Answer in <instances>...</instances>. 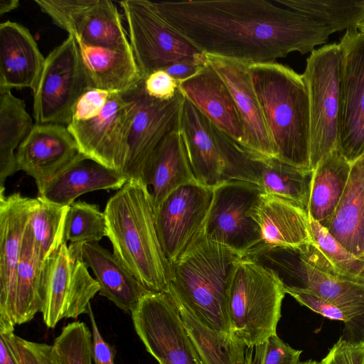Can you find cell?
I'll return each mask as SVG.
<instances>
[{
	"mask_svg": "<svg viewBox=\"0 0 364 364\" xmlns=\"http://www.w3.org/2000/svg\"><path fill=\"white\" fill-rule=\"evenodd\" d=\"M171 299L181 316L201 364H245L247 348L245 344L231 333L205 325L184 304Z\"/></svg>",
	"mask_w": 364,
	"mask_h": 364,
	"instance_id": "d6a6232c",
	"label": "cell"
},
{
	"mask_svg": "<svg viewBox=\"0 0 364 364\" xmlns=\"http://www.w3.org/2000/svg\"><path fill=\"white\" fill-rule=\"evenodd\" d=\"M262 193L258 185L244 181H230L213 188L203 235L243 257L263 242L260 227L252 215Z\"/></svg>",
	"mask_w": 364,
	"mask_h": 364,
	"instance_id": "8fae6325",
	"label": "cell"
},
{
	"mask_svg": "<svg viewBox=\"0 0 364 364\" xmlns=\"http://www.w3.org/2000/svg\"><path fill=\"white\" fill-rule=\"evenodd\" d=\"M45 60L28 28L10 21L0 24V88L33 92Z\"/></svg>",
	"mask_w": 364,
	"mask_h": 364,
	"instance_id": "cb8c5ba5",
	"label": "cell"
},
{
	"mask_svg": "<svg viewBox=\"0 0 364 364\" xmlns=\"http://www.w3.org/2000/svg\"><path fill=\"white\" fill-rule=\"evenodd\" d=\"M87 159L65 125L34 124L16 152L18 171L36 183L38 193L73 164Z\"/></svg>",
	"mask_w": 364,
	"mask_h": 364,
	"instance_id": "ffe728a7",
	"label": "cell"
},
{
	"mask_svg": "<svg viewBox=\"0 0 364 364\" xmlns=\"http://www.w3.org/2000/svg\"><path fill=\"white\" fill-rule=\"evenodd\" d=\"M358 31H360V32L362 33H364V17L360 21V22L358 23L357 28H356Z\"/></svg>",
	"mask_w": 364,
	"mask_h": 364,
	"instance_id": "f907efd6",
	"label": "cell"
},
{
	"mask_svg": "<svg viewBox=\"0 0 364 364\" xmlns=\"http://www.w3.org/2000/svg\"><path fill=\"white\" fill-rule=\"evenodd\" d=\"M314 242L328 261L344 273L364 280V260L349 252L318 222L309 218Z\"/></svg>",
	"mask_w": 364,
	"mask_h": 364,
	"instance_id": "f35d334b",
	"label": "cell"
},
{
	"mask_svg": "<svg viewBox=\"0 0 364 364\" xmlns=\"http://www.w3.org/2000/svg\"><path fill=\"white\" fill-rule=\"evenodd\" d=\"M104 213L114 255L146 289L166 292L172 264L158 236L148 187L129 180L108 200Z\"/></svg>",
	"mask_w": 364,
	"mask_h": 364,
	"instance_id": "7a4b0ae2",
	"label": "cell"
},
{
	"mask_svg": "<svg viewBox=\"0 0 364 364\" xmlns=\"http://www.w3.org/2000/svg\"><path fill=\"white\" fill-rule=\"evenodd\" d=\"M73 255L90 267L98 282L100 294L127 314H132L146 289L117 258L98 242L70 243Z\"/></svg>",
	"mask_w": 364,
	"mask_h": 364,
	"instance_id": "603a6c76",
	"label": "cell"
},
{
	"mask_svg": "<svg viewBox=\"0 0 364 364\" xmlns=\"http://www.w3.org/2000/svg\"><path fill=\"white\" fill-rule=\"evenodd\" d=\"M239 253L207 239L202 232L172 265L166 293L203 323L230 333L228 289Z\"/></svg>",
	"mask_w": 364,
	"mask_h": 364,
	"instance_id": "5b68a950",
	"label": "cell"
},
{
	"mask_svg": "<svg viewBox=\"0 0 364 364\" xmlns=\"http://www.w3.org/2000/svg\"><path fill=\"white\" fill-rule=\"evenodd\" d=\"M53 346L60 364H92V333L84 322L64 326Z\"/></svg>",
	"mask_w": 364,
	"mask_h": 364,
	"instance_id": "74e56055",
	"label": "cell"
},
{
	"mask_svg": "<svg viewBox=\"0 0 364 364\" xmlns=\"http://www.w3.org/2000/svg\"><path fill=\"white\" fill-rule=\"evenodd\" d=\"M131 315L136 333L159 364H201L181 316L166 293L148 292Z\"/></svg>",
	"mask_w": 364,
	"mask_h": 364,
	"instance_id": "7c38bea8",
	"label": "cell"
},
{
	"mask_svg": "<svg viewBox=\"0 0 364 364\" xmlns=\"http://www.w3.org/2000/svg\"><path fill=\"white\" fill-rule=\"evenodd\" d=\"M48 262L42 260L28 225L16 273V325L30 321L42 311Z\"/></svg>",
	"mask_w": 364,
	"mask_h": 364,
	"instance_id": "4dcf8cb0",
	"label": "cell"
},
{
	"mask_svg": "<svg viewBox=\"0 0 364 364\" xmlns=\"http://www.w3.org/2000/svg\"><path fill=\"white\" fill-rule=\"evenodd\" d=\"M128 181L124 173L85 159L63 171L38 197L57 205L69 206L84 193L99 190L118 191Z\"/></svg>",
	"mask_w": 364,
	"mask_h": 364,
	"instance_id": "f1b7e54d",
	"label": "cell"
},
{
	"mask_svg": "<svg viewBox=\"0 0 364 364\" xmlns=\"http://www.w3.org/2000/svg\"><path fill=\"white\" fill-rule=\"evenodd\" d=\"M326 228L349 252L364 260V153L351 164L345 190Z\"/></svg>",
	"mask_w": 364,
	"mask_h": 364,
	"instance_id": "83f0119b",
	"label": "cell"
},
{
	"mask_svg": "<svg viewBox=\"0 0 364 364\" xmlns=\"http://www.w3.org/2000/svg\"><path fill=\"white\" fill-rule=\"evenodd\" d=\"M213 196V188L188 183L170 193L156 210L158 236L172 265L201 232Z\"/></svg>",
	"mask_w": 364,
	"mask_h": 364,
	"instance_id": "d6986e66",
	"label": "cell"
},
{
	"mask_svg": "<svg viewBox=\"0 0 364 364\" xmlns=\"http://www.w3.org/2000/svg\"><path fill=\"white\" fill-rule=\"evenodd\" d=\"M285 292L293 296L299 304L331 320L343 321L345 323L346 337L350 331L351 321L339 307L321 298L314 292L301 288L284 287Z\"/></svg>",
	"mask_w": 364,
	"mask_h": 364,
	"instance_id": "b9f144b4",
	"label": "cell"
},
{
	"mask_svg": "<svg viewBox=\"0 0 364 364\" xmlns=\"http://www.w3.org/2000/svg\"><path fill=\"white\" fill-rule=\"evenodd\" d=\"M244 257L274 273L284 287L308 289L339 307L351 321L343 338L364 342V280L335 267L314 242L297 247L261 243Z\"/></svg>",
	"mask_w": 364,
	"mask_h": 364,
	"instance_id": "3957f363",
	"label": "cell"
},
{
	"mask_svg": "<svg viewBox=\"0 0 364 364\" xmlns=\"http://www.w3.org/2000/svg\"><path fill=\"white\" fill-rule=\"evenodd\" d=\"M75 41L90 87L125 93L144 80L132 46L99 47Z\"/></svg>",
	"mask_w": 364,
	"mask_h": 364,
	"instance_id": "d4e9b609",
	"label": "cell"
},
{
	"mask_svg": "<svg viewBox=\"0 0 364 364\" xmlns=\"http://www.w3.org/2000/svg\"><path fill=\"white\" fill-rule=\"evenodd\" d=\"M343 52L339 43L314 50L302 74L310 109V168L338 150Z\"/></svg>",
	"mask_w": 364,
	"mask_h": 364,
	"instance_id": "ba28073f",
	"label": "cell"
},
{
	"mask_svg": "<svg viewBox=\"0 0 364 364\" xmlns=\"http://www.w3.org/2000/svg\"><path fill=\"white\" fill-rule=\"evenodd\" d=\"M33 125L24 101L11 90L0 88V194L6 178L18 171L15 151Z\"/></svg>",
	"mask_w": 364,
	"mask_h": 364,
	"instance_id": "836d02e7",
	"label": "cell"
},
{
	"mask_svg": "<svg viewBox=\"0 0 364 364\" xmlns=\"http://www.w3.org/2000/svg\"><path fill=\"white\" fill-rule=\"evenodd\" d=\"M144 80L132 90L136 111L123 171L129 180L141 181L144 166L153 151L167 135L179 129L184 100L179 89L169 100L154 99L146 92Z\"/></svg>",
	"mask_w": 364,
	"mask_h": 364,
	"instance_id": "2e32d148",
	"label": "cell"
},
{
	"mask_svg": "<svg viewBox=\"0 0 364 364\" xmlns=\"http://www.w3.org/2000/svg\"><path fill=\"white\" fill-rule=\"evenodd\" d=\"M105 236L106 218L98 205L84 201L69 205L65 226L66 242H98Z\"/></svg>",
	"mask_w": 364,
	"mask_h": 364,
	"instance_id": "8d00e7d4",
	"label": "cell"
},
{
	"mask_svg": "<svg viewBox=\"0 0 364 364\" xmlns=\"http://www.w3.org/2000/svg\"><path fill=\"white\" fill-rule=\"evenodd\" d=\"M146 92L152 98L166 101L174 97L178 91V82L164 70L150 73L144 80Z\"/></svg>",
	"mask_w": 364,
	"mask_h": 364,
	"instance_id": "f6af8a7d",
	"label": "cell"
},
{
	"mask_svg": "<svg viewBox=\"0 0 364 364\" xmlns=\"http://www.w3.org/2000/svg\"><path fill=\"white\" fill-rule=\"evenodd\" d=\"M252 156L262 193L289 200L308 213L313 171L254 152Z\"/></svg>",
	"mask_w": 364,
	"mask_h": 364,
	"instance_id": "1f68e13d",
	"label": "cell"
},
{
	"mask_svg": "<svg viewBox=\"0 0 364 364\" xmlns=\"http://www.w3.org/2000/svg\"><path fill=\"white\" fill-rule=\"evenodd\" d=\"M141 181L150 187L155 213L174 190L198 182L179 129L167 135L153 151L144 166Z\"/></svg>",
	"mask_w": 364,
	"mask_h": 364,
	"instance_id": "484cf974",
	"label": "cell"
},
{
	"mask_svg": "<svg viewBox=\"0 0 364 364\" xmlns=\"http://www.w3.org/2000/svg\"><path fill=\"white\" fill-rule=\"evenodd\" d=\"M343 52L338 150L352 164L364 153V33L346 31Z\"/></svg>",
	"mask_w": 364,
	"mask_h": 364,
	"instance_id": "ac0fdd59",
	"label": "cell"
},
{
	"mask_svg": "<svg viewBox=\"0 0 364 364\" xmlns=\"http://www.w3.org/2000/svg\"><path fill=\"white\" fill-rule=\"evenodd\" d=\"M87 269L73 255L67 242L48 260L41 311L47 327L53 328L62 319L88 314L90 301L100 287Z\"/></svg>",
	"mask_w": 364,
	"mask_h": 364,
	"instance_id": "5bb4252c",
	"label": "cell"
},
{
	"mask_svg": "<svg viewBox=\"0 0 364 364\" xmlns=\"http://www.w3.org/2000/svg\"><path fill=\"white\" fill-rule=\"evenodd\" d=\"M205 64L200 65L192 62H182L172 65L164 70L179 82L195 75Z\"/></svg>",
	"mask_w": 364,
	"mask_h": 364,
	"instance_id": "7dc6e473",
	"label": "cell"
},
{
	"mask_svg": "<svg viewBox=\"0 0 364 364\" xmlns=\"http://www.w3.org/2000/svg\"><path fill=\"white\" fill-rule=\"evenodd\" d=\"M300 364H321V362H317V361H315V360H308V361H305V362H301Z\"/></svg>",
	"mask_w": 364,
	"mask_h": 364,
	"instance_id": "816d5d0a",
	"label": "cell"
},
{
	"mask_svg": "<svg viewBox=\"0 0 364 364\" xmlns=\"http://www.w3.org/2000/svg\"><path fill=\"white\" fill-rule=\"evenodd\" d=\"M205 56L232 95L244 128L245 148L258 155L276 158L249 65L230 59Z\"/></svg>",
	"mask_w": 364,
	"mask_h": 364,
	"instance_id": "44dd1931",
	"label": "cell"
},
{
	"mask_svg": "<svg viewBox=\"0 0 364 364\" xmlns=\"http://www.w3.org/2000/svg\"><path fill=\"white\" fill-rule=\"evenodd\" d=\"M38 198L0 194V333L16 326V273L23 238Z\"/></svg>",
	"mask_w": 364,
	"mask_h": 364,
	"instance_id": "e0dca14e",
	"label": "cell"
},
{
	"mask_svg": "<svg viewBox=\"0 0 364 364\" xmlns=\"http://www.w3.org/2000/svg\"><path fill=\"white\" fill-rule=\"evenodd\" d=\"M178 89L217 128L245 147L244 128L232 95L208 61L195 75L179 81Z\"/></svg>",
	"mask_w": 364,
	"mask_h": 364,
	"instance_id": "7402d4cb",
	"label": "cell"
},
{
	"mask_svg": "<svg viewBox=\"0 0 364 364\" xmlns=\"http://www.w3.org/2000/svg\"><path fill=\"white\" fill-rule=\"evenodd\" d=\"M285 294L284 284L274 273L240 257L228 289L230 333L247 348L277 334Z\"/></svg>",
	"mask_w": 364,
	"mask_h": 364,
	"instance_id": "8992f818",
	"label": "cell"
},
{
	"mask_svg": "<svg viewBox=\"0 0 364 364\" xmlns=\"http://www.w3.org/2000/svg\"><path fill=\"white\" fill-rule=\"evenodd\" d=\"M135 111L132 90L112 92L98 116L66 127L87 159L123 173Z\"/></svg>",
	"mask_w": 364,
	"mask_h": 364,
	"instance_id": "4fadbf2b",
	"label": "cell"
},
{
	"mask_svg": "<svg viewBox=\"0 0 364 364\" xmlns=\"http://www.w3.org/2000/svg\"><path fill=\"white\" fill-rule=\"evenodd\" d=\"M38 203L29 222L38 253L48 262L65 242V226L69 206L37 197Z\"/></svg>",
	"mask_w": 364,
	"mask_h": 364,
	"instance_id": "d590c367",
	"label": "cell"
},
{
	"mask_svg": "<svg viewBox=\"0 0 364 364\" xmlns=\"http://www.w3.org/2000/svg\"><path fill=\"white\" fill-rule=\"evenodd\" d=\"M262 243L297 247L313 243L306 211L286 199L262 193L252 210Z\"/></svg>",
	"mask_w": 364,
	"mask_h": 364,
	"instance_id": "4316f807",
	"label": "cell"
},
{
	"mask_svg": "<svg viewBox=\"0 0 364 364\" xmlns=\"http://www.w3.org/2000/svg\"><path fill=\"white\" fill-rule=\"evenodd\" d=\"M179 132L199 183L211 188L230 181L257 184L246 150L217 128L186 97Z\"/></svg>",
	"mask_w": 364,
	"mask_h": 364,
	"instance_id": "52a82bcc",
	"label": "cell"
},
{
	"mask_svg": "<svg viewBox=\"0 0 364 364\" xmlns=\"http://www.w3.org/2000/svg\"><path fill=\"white\" fill-rule=\"evenodd\" d=\"M112 93L95 88L87 89L74 107L71 121H87L98 116L105 108Z\"/></svg>",
	"mask_w": 364,
	"mask_h": 364,
	"instance_id": "7bdbcfd3",
	"label": "cell"
},
{
	"mask_svg": "<svg viewBox=\"0 0 364 364\" xmlns=\"http://www.w3.org/2000/svg\"><path fill=\"white\" fill-rule=\"evenodd\" d=\"M90 88L75 38H68L46 58L33 91L35 124L67 126L81 95Z\"/></svg>",
	"mask_w": 364,
	"mask_h": 364,
	"instance_id": "30bf717a",
	"label": "cell"
},
{
	"mask_svg": "<svg viewBox=\"0 0 364 364\" xmlns=\"http://www.w3.org/2000/svg\"><path fill=\"white\" fill-rule=\"evenodd\" d=\"M19 6L18 0H0V15L9 13Z\"/></svg>",
	"mask_w": 364,
	"mask_h": 364,
	"instance_id": "681fc988",
	"label": "cell"
},
{
	"mask_svg": "<svg viewBox=\"0 0 364 364\" xmlns=\"http://www.w3.org/2000/svg\"><path fill=\"white\" fill-rule=\"evenodd\" d=\"M249 70L276 158L311 169L309 100L303 75L276 62L250 65Z\"/></svg>",
	"mask_w": 364,
	"mask_h": 364,
	"instance_id": "277c9868",
	"label": "cell"
},
{
	"mask_svg": "<svg viewBox=\"0 0 364 364\" xmlns=\"http://www.w3.org/2000/svg\"><path fill=\"white\" fill-rule=\"evenodd\" d=\"M277 4L308 16L331 33L356 28L364 17V1L274 0Z\"/></svg>",
	"mask_w": 364,
	"mask_h": 364,
	"instance_id": "e575fe53",
	"label": "cell"
},
{
	"mask_svg": "<svg viewBox=\"0 0 364 364\" xmlns=\"http://www.w3.org/2000/svg\"><path fill=\"white\" fill-rule=\"evenodd\" d=\"M119 4L144 79L154 71L176 63H207L206 56L160 15L153 1L124 0Z\"/></svg>",
	"mask_w": 364,
	"mask_h": 364,
	"instance_id": "9c48e42d",
	"label": "cell"
},
{
	"mask_svg": "<svg viewBox=\"0 0 364 364\" xmlns=\"http://www.w3.org/2000/svg\"><path fill=\"white\" fill-rule=\"evenodd\" d=\"M301 350L291 348L277 334L247 348L245 364H300Z\"/></svg>",
	"mask_w": 364,
	"mask_h": 364,
	"instance_id": "ab89813d",
	"label": "cell"
},
{
	"mask_svg": "<svg viewBox=\"0 0 364 364\" xmlns=\"http://www.w3.org/2000/svg\"><path fill=\"white\" fill-rule=\"evenodd\" d=\"M55 24L75 40L99 47L132 46L116 5L109 0H35Z\"/></svg>",
	"mask_w": 364,
	"mask_h": 364,
	"instance_id": "9a60e30c",
	"label": "cell"
},
{
	"mask_svg": "<svg viewBox=\"0 0 364 364\" xmlns=\"http://www.w3.org/2000/svg\"><path fill=\"white\" fill-rule=\"evenodd\" d=\"M160 15L203 54L248 65L312 52L332 34L311 18L267 0L154 2Z\"/></svg>",
	"mask_w": 364,
	"mask_h": 364,
	"instance_id": "6da1fadb",
	"label": "cell"
},
{
	"mask_svg": "<svg viewBox=\"0 0 364 364\" xmlns=\"http://www.w3.org/2000/svg\"><path fill=\"white\" fill-rule=\"evenodd\" d=\"M321 363L364 364V342H352L341 336Z\"/></svg>",
	"mask_w": 364,
	"mask_h": 364,
	"instance_id": "ee69618b",
	"label": "cell"
},
{
	"mask_svg": "<svg viewBox=\"0 0 364 364\" xmlns=\"http://www.w3.org/2000/svg\"><path fill=\"white\" fill-rule=\"evenodd\" d=\"M0 364H19L2 334H0Z\"/></svg>",
	"mask_w": 364,
	"mask_h": 364,
	"instance_id": "c3c4849f",
	"label": "cell"
},
{
	"mask_svg": "<svg viewBox=\"0 0 364 364\" xmlns=\"http://www.w3.org/2000/svg\"><path fill=\"white\" fill-rule=\"evenodd\" d=\"M88 316L91 324L92 357L94 364H114V348L102 337L100 332L91 305Z\"/></svg>",
	"mask_w": 364,
	"mask_h": 364,
	"instance_id": "bcb514c9",
	"label": "cell"
},
{
	"mask_svg": "<svg viewBox=\"0 0 364 364\" xmlns=\"http://www.w3.org/2000/svg\"><path fill=\"white\" fill-rule=\"evenodd\" d=\"M19 364H60L53 345L26 340L14 332L1 333Z\"/></svg>",
	"mask_w": 364,
	"mask_h": 364,
	"instance_id": "60d3db41",
	"label": "cell"
},
{
	"mask_svg": "<svg viewBox=\"0 0 364 364\" xmlns=\"http://www.w3.org/2000/svg\"><path fill=\"white\" fill-rule=\"evenodd\" d=\"M350 166L343 154L335 150L313 170L308 215L325 228L342 197Z\"/></svg>",
	"mask_w": 364,
	"mask_h": 364,
	"instance_id": "f546056e",
	"label": "cell"
}]
</instances>
